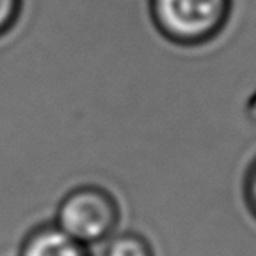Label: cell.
Wrapping results in <instances>:
<instances>
[{"mask_svg": "<svg viewBox=\"0 0 256 256\" xmlns=\"http://www.w3.org/2000/svg\"><path fill=\"white\" fill-rule=\"evenodd\" d=\"M54 224L90 248L114 235L120 224V206L112 193L102 186H79L58 204Z\"/></svg>", "mask_w": 256, "mask_h": 256, "instance_id": "1", "label": "cell"}, {"mask_svg": "<svg viewBox=\"0 0 256 256\" xmlns=\"http://www.w3.org/2000/svg\"><path fill=\"white\" fill-rule=\"evenodd\" d=\"M230 6V0H151V18L168 40L193 46L221 32Z\"/></svg>", "mask_w": 256, "mask_h": 256, "instance_id": "2", "label": "cell"}, {"mask_svg": "<svg viewBox=\"0 0 256 256\" xmlns=\"http://www.w3.org/2000/svg\"><path fill=\"white\" fill-rule=\"evenodd\" d=\"M20 256H90V252L86 246L74 240L56 224H46L26 235Z\"/></svg>", "mask_w": 256, "mask_h": 256, "instance_id": "3", "label": "cell"}, {"mask_svg": "<svg viewBox=\"0 0 256 256\" xmlns=\"http://www.w3.org/2000/svg\"><path fill=\"white\" fill-rule=\"evenodd\" d=\"M106 256H156L146 237L136 232L114 234L106 248Z\"/></svg>", "mask_w": 256, "mask_h": 256, "instance_id": "4", "label": "cell"}, {"mask_svg": "<svg viewBox=\"0 0 256 256\" xmlns=\"http://www.w3.org/2000/svg\"><path fill=\"white\" fill-rule=\"evenodd\" d=\"M22 11V0H0V37L14 26Z\"/></svg>", "mask_w": 256, "mask_h": 256, "instance_id": "5", "label": "cell"}, {"mask_svg": "<svg viewBox=\"0 0 256 256\" xmlns=\"http://www.w3.org/2000/svg\"><path fill=\"white\" fill-rule=\"evenodd\" d=\"M249 200L252 204V209L256 210V170L252 172L251 181H249Z\"/></svg>", "mask_w": 256, "mask_h": 256, "instance_id": "6", "label": "cell"}]
</instances>
